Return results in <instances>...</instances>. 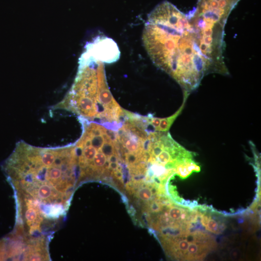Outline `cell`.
I'll use <instances>...</instances> for the list:
<instances>
[{
    "mask_svg": "<svg viewBox=\"0 0 261 261\" xmlns=\"http://www.w3.org/2000/svg\"><path fill=\"white\" fill-rule=\"evenodd\" d=\"M6 169L16 187L19 228L32 237H52L79 180L73 144L40 147L19 141Z\"/></svg>",
    "mask_w": 261,
    "mask_h": 261,
    "instance_id": "cell-1",
    "label": "cell"
},
{
    "mask_svg": "<svg viewBox=\"0 0 261 261\" xmlns=\"http://www.w3.org/2000/svg\"><path fill=\"white\" fill-rule=\"evenodd\" d=\"M160 120H161L160 118L156 117L153 116L152 117L151 124L155 128L156 130L157 129V128L159 126Z\"/></svg>",
    "mask_w": 261,
    "mask_h": 261,
    "instance_id": "cell-8",
    "label": "cell"
},
{
    "mask_svg": "<svg viewBox=\"0 0 261 261\" xmlns=\"http://www.w3.org/2000/svg\"><path fill=\"white\" fill-rule=\"evenodd\" d=\"M240 0H199L192 10L198 17L224 28L228 16Z\"/></svg>",
    "mask_w": 261,
    "mask_h": 261,
    "instance_id": "cell-5",
    "label": "cell"
},
{
    "mask_svg": "<svg viewBox=\"0 0 261 261\" xmlns=\"http://www.w3.org/2000/svg\"><path fill=\"white\" fill-rule=\"evenodd\" d=\"M166 254L178 261H202L215 251L216 238L201 226L173 236L158 237Z\"/></svg>",
    "mask_w": 261,
    "mask_h": 261,
    "instance_id": "cell-4",
    "label": "cell"
},
{
    "mask_svg": "<svg viewBox=\"0 0 261 261\" xmlns=\"http://www.w3.org/2000/svg\"><path fill=\"white\" fill-rule=\"evenodd\" d=\"M23 239H24V238H23ZM25 240H26V239H25ZM28 241H29V240H28ZM31 242H33V241H31ZM45 243H48V242H45Z\"/></svg>",
    "mask_w": 261,
    "mask_h": 261,
    "instance_id": "cell-9",
    "label": "cell"
},
{
    "mask_svg": "<svg viewBox=\"0 0 261 261\" xmlns=\"http://www.w3.org/2000/svg\"><path fill=\"white\" fill-rule=\"evenodd\" d=\"M189 95L187 93H183V101L181 106L173 115L165 118H161L159 126L156 130L157 131H168L174 121L181 113Z\"/></svg>",
    "mask_w": 261,
    "mask_h": 261,
    "instance_id": "cell-7",
    "label": "cell"
},
{
    "mask_svg": "<svg viewBox=\"0 0 261 261\" xmlns=\"http://www.w3.org/2000/svg\"><path fill=\"white\" fill-rule=\"evenodd\" d=\"M144 45L153 63L190 94L212 72L200 36L187 14L168 1L149 14L143 31Z\"/></svg>",
    "mask_w": 261,
    "mask_h": 261,
    "instance_id": "cell-2",
    "label": "cell"
},
{
    "mask_svg": "<svg viewBox=\"0 0 261 261\" xmlns=\"http://www.w3.org/2000/svg\"><path fill=\"white\" fill-rule=\"evenodd\" d=\"M79 59L74 81L54 109L70 111L89 121L102 124L119 121L124 113L107 85L105 60L86 45Z\"/></svg>",
    "mask_w": 261,
    "mask_h": 261,
    "instance_id": "cell-3",
    "label": "cell"
},
{
    "mask_svg": "<svg viewBox=\"0 0 261 261\" xmlns=\"http://www.w3.org/2000/svg\"><path fill=\"white\" fill-rule=\"evenodd\" d=\"M198 212V220L203 228L211 234H220L224 232L226 225L223 220L213 215V212L206 210L197 208Z\"/></svg>",
    "mask_w": 261,
    "mask_h": 261,
    "instance_id": "cell-6",
    "label": "cell"
}]
</instances>
